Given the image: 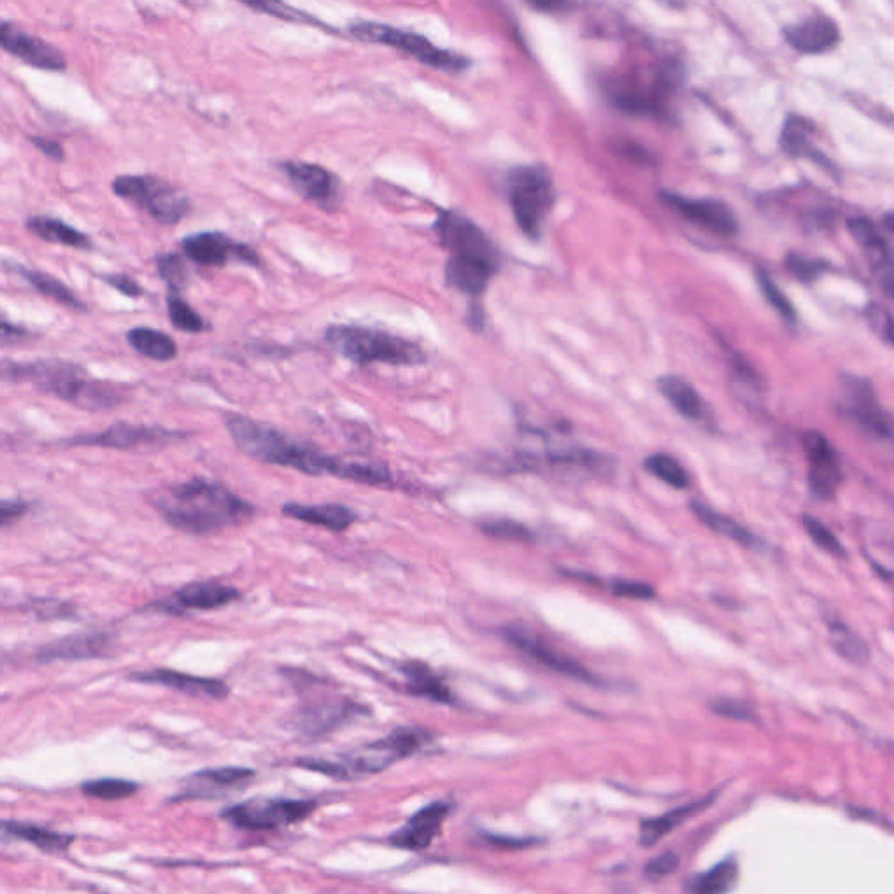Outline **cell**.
I'll return each instance as SVG.
<instances>
[{
    "label": "cell",
    "instance_id": "7402d4cb",
    "mask_svg": "<svg viewBox=\"0 0 894 894\" xmlns=\"http://www.w3.org/2000/svg\"><path fill=\"white\" fill-rule=\"evenodd\" d=\"M451 810L452 804L449 801H434L423 805L418 813L407 819V823L400 830L389 835V844L398 850L414 853L429 850L435 836L443 830L444 821Z\"/></svg>",
    "mask_w": 894,
    "mask_h": 894
},
{
    "label": "cell",
    "instance_id": "cb8c5ba5",
    "mask_svg": "<svg viewBox=\"0 0 894 894\" xmlns=\"http://www.w3.org/2000/svg\"><path fill=\"white\" fill-rule=\"evenodd\" d=\"M130 680L139 684L162 685L166 689L177 690L191 698L226 699L229 695L228 685L215 678L188 675L174 669H149L131 673Z\"/></svg>",
    "mask_w": 894,
    "mask_h": 894
},
{
    "label": "cell",
    "instance_id": "3957f363",
    "mask_svg": "<svg viewBox=\"0 0 894 894\" xmlns=\"http://www.w3.org/2000/svg\"><path fill=\"white\" fill-rule=\"evenodd\" d=\"M0 383H27L42 394L88 412L112 411L126 400L123 386L91 378L85 367L62 358H39L30 362L0 360Z\"/></svg>",
    "mask_w": 894,
    "mask_h": 894
},
{
    "label": "cell",
    "instance_id": "9f6ffc18",
    "mask_svg": "<svg viewBox=\"0 0 894 894\" xmlns=\"http://www.w3.org/2000/svg\"><path fill=\"white\" fill-rule=\"evenodd\" d=\"M678 865H680L678 854L667 851V853L661 854L657 858L650 859L647 867H644V876L649 877V879H661V877H666L669 876L670 872H675Z\"/></svg>",
    "mask_w": 894,
    "mask_h": 894
},
{
    "label": "cell",
    "instance_id": "1f68e13d",
    "mask_svg": "<svg viewBox=\"0 0 894 894\" xmlns=\"http://www.w3.org/2000/svg\"><path fill=\"white\" fill-rule=\"evenodd\" d=\"M8 268H10L14 274L23 278L37 294L44 295L48 299L54 301V303H59V305L76 311V314H88V311H90L85 301H82L81 297H77L62 280L53 277V274L22 265H8Z\"/></svg>",
    "mask_w": 894,
    "mask_h": 894
},
{
    "label": "cell",
    "instance_id": "6da1fadb",
    "mask_svg": "<svg viewBox=\"0 0 894 894\" xmlns=\"http://www.w3.org/2000/svg\"><path fill=\"white\" fill-rule=\"evenodd\" d=\"M226 429L240 451L266 465L297 470L306 475H332L383 488L394 483L392 472L385 465L331 457L318 451L317 447L289 437L274 426L251 418L231 414L226 418Z\"/></svg>",
    "mask_w": 894,
    "mask_h": 894
},
{
    "label": "cell",
    "instance_id": "9a60e30c",
    "mask_svg": "<svg viewBox=\"0 0 894 894\" xmlns=\"http://www.w3.org/2000/svg\"><path fill=\"white\" fill-rule=\"evenodd\" d=\"M255 778V770L248 767H219L191 774L171 802L217 801L248 787Z\"/></svg>",
    "mask_w": 894,
    "mask_h": 894
},
{
    "label": "cell",
    "instance_id": "e575fe53",
    "mask_svg": "<svg viewBox=\"0 0 894 894\" xmlns=\"http://www.w3.org/2000/svg\"><path fill=\"white\" fill-rule=\"evenodd\" d=\"M690 509H692L695 518H698L704 526H707L712 532L718 533L721 537H727L729 540L736 541V544H739L741 547L758 550L765 546L761 538L753 535L750 529L744 528L738 521H733L729 515L716 512L715 509L704 506L701 501H692Z\"/></svg>",
    "mask_w": 894,
    "mask_h": 894
},
{
    "label": "cell",
    "instance_id": "8992f818",
    "mask_svg": "<svg viewBox=\"0 0 894 894\" xmlns=\"http://www.w3.org/2000/svg\"><path fill=\"white\" fill-rule=\"evenodd\" d=\"M555 193L544 166H518L509 175V203L519 229L533 242L540 240Z\"/></svg>",
    "mask_w": 894,
    "mask_h": 894
},
{
    "label": "cell",
    "instance_id": "f5cc1de1",
    "mask_svg": "<svg viewBox=\"0 0 894 894\" xmlns=\"http://www.w3.org/2000/svg\"><path fill=\"white\" fill-rule=\"evenodd\" d=\"M97 277H99L100 282L111 286V289L119 292V294L130 297V299H140L143 295V286L140 285L135 278H131L130 274L100 273L97 274Z\"/></svg>",
    "mask_w": 894,
    "mask_h": 894
},
{
    "label": "cell",
    "instance_id": "bcb514c9",
    "mask_svg": "<svg viewBox=\"0 0 894 894\" xmlns=\"http://www.w3.org/2000/svg\"><path fill=\"white\" fill-rule=\"evenodd\" d=\"M802 523H804L805 532L813 538L814 544H816L819 549H823L825 552L835 555V558H845V555H847L845 547L842 546V541L839 540L821 521L813 518V515L805 514Z\"/></svg>",
    "mask_w": 894,
    "mask_h": 894
},
{
    "label": "cell",
    "instance_id": "7dc6e473",
    "mask_svg": "<svg viewBox=\"0 0 894 894\" xmlns=\"http://www.w3.org/2000/svg\"><path fill=\"white\" fill-rule=\"evenodd\" d=\"M240 2L248 5L251 10L268 14L273 18L283 20V22L315 23V20L309 18L301 11L294 10L291 5L285 4L283 0H240Z\"/></svg>",
    "mask_w": 894,
    "mask_h": 894
},
{
    "label": "cell",
    "instance_id": "ac0fdd59",
    "mask_svg": "<svg viewBox=\"0 0 894 894\" xmlns=\"http://www.w3.org/2000/svg\"><path fill=\"white\" fill-rule=\"evenodd\" d=\"M804 451L809 460V488L819 500H832L842 483V470L839 465L832 444L816 430L805 432Z\"/></svg>",
    "mask_w": 894,
    "mask_h": 894
},
{
    "label": "cell",
    "instance_id": "ab89813d",
    "mask_svg": "<svg viewBox=\"0 0 894 894\" xmlns=\"http://www.w3.org/2000/svg\"><path fill=\"white\" fill-rule=\"evenodd\" d=\"M166 309H168L171 325L177 331L200 334V332H205L208 329L205 320L200 317L193 306L189 305L188 301L183 299L180 292L168 291V294H166Z\"/></svg>",
    "mask_w": 894,
    "mask_h": 894
},
{
    "label": "cell",
    "instance_id": "d590c367",
    "mask_svg": "<svg viewBox=\"0 0 894 894\" xmlns=\"http://www.w3.org/2000/svg\"><path fill=\"white\" fill-rule=\"evenodd\" d=\"M657 388L666 397L667 403L687 420L701 421L706 417V404L698 394V389L693 388L684 378L670 376V374L659 378Z\"/></svg>",
    "mask_w": 894,
    "mask_h": 894
},
{
    "label": "cell",
    "instance_id": "94428289",
    "mask_svg": "<svg viewBox=\"0 0 894 894\" xmlns=\"http://www.w3.org/2000/svg\"><path fill=\"white\" fill-rule=\"evenodd\" d=\"M732 369L736 371V374L741 378V380L756 381L755 371H753L752 366L744 360L742 355H733Z\"/></svg>",
    "mask_w": 894,
    "mask_h": 894
},
{
    "label": "cell",
    "instance_id": "f546056e",
    "mask_svg": "<svg viewBox=\"0 0 894 894\" xmlns=\"http://www.w3.org/2000/svg\"><path fill=\"white\" fill-rule=\"evenodd\" d=\"M716 795H718V792H713L701 799V801L680 805V807L667 810L666 814H662L657 818L643 819L640 823V832H638V842H640L641 847H652V845L661 842L667 833L673 832L687 819L692 818L693 814L701 813L702 809L710 807L716 801Z\"/></svg>",
    "mask_w": 894,
    "mask_h": 894
},
{
    "label": "cell",
    "instance_id": "ffe728a7",
    "mask_svg": "<svg viewBox=\"0 0 894 894\" xmlns=\"http://www.w3.org/2000/svg\"><path fill=\"white\" fill-rule=\"evenodd\" d=\"M240 590L231 586H224L219 582H194L177 590L170 598L157 601L153 609L157 612L182 615L186 612H208L222 609L240 600Z\"/></svg>",
    "mask_w": 894,
    "mask_h": 894
},
{
    "label": "cell",
    "instance_id": "4dcf8cb0",
    "mask_svg": "<svg viewBox=\"0 0 894 894\" xmlns=\"http://www.w3.org/2000/svg\"><path fill=\"white\" fill-rule=\"evenodd\" d=\"M398 669L406 676V690L409 695L429 699V701L438 702V704H452L455 702V693L444 684L443 678L423 662H403Z\"/></svg>",
    "mask_w": 894,
    "mask_h": 894
},
{
    "label": "cell",
    "instance_id": "484cf974",
    "mask_svg": "<svg viewBox=\"0 0 894 894\" xmlns=\"http://www.w3.org/2000/svg\"><path fill=\"white\" fill-rule=\"evenodd\" d=\"M851 234L859 243L867 254V259L877 273L881 274V282L885 292L893 297L894 273L893 260H891L890 246L885 243L876 224L865 217H854L847 222Z\"/></svg>",
    "mask_w": 894,
    "mask_h": 894
},
{
    "label": "cell",
    "instance_id": "ee69618b",
    "mask_svg": "<svg viewBox=\"0 0 894 894\" xmlns=\"http://www.w3.org/2000/svg\"><path fill=\"white\" fill-rule=\"evenodd\" d=\"M756 282H758V286H761L762 294H764L765 301L772 306L779 315H781L784 320L788 322H795L796 320V311L793 308L792 303L788 299L787 295L782 294L779 291V286L776 285L770 274L764 269H756Z\"/></svg>",
    "mask_w": 894,
    "mask_h": 894
},
{
    "label": "cell",
    "instance_id": "681fc988",
    "mask_svg": "<svg viewBox=\"0 0 894 894\" xmlns=\"http://www.w3.org/2000/svg\"><path fill=\"white\" fill-rule=\"evenodd\" d=\"M710 710L715 715L729 718V720L755 721L756 718L752 704L746 701H739V699H716V701L710 702Z\"/></svg>",
    "mask_w": 894,
    "mask_h": 894
},
{
    "label": "cell",
    "instance_id": "5b68a950",
    "mask_svg": "<svg viewBox=\"0 0 894 894\" xmlns=\"http://www.w3.org/2000/svg\"><path fill=\"white\" fill-rule=\"evenodd\" d=\"M325 341L349 362L366 367L372 363L386 366H421L426 355L414 341L392 332L360 325L327 327Z\"/></svg>",
    "mask_w": 894,
    "mask_h": 894
},
{
    "label": "cell",
    "instance_id": "c3c4849f",
    "mask_svg": "<svg viewBox=\"0 0 894 894\" xmlns=\"http://www.w3.org/2000/svg\"><path fill=\"white\" fill-rule=\"evenodd\" d=\"M787 268L802 283H814L827 269L825 260L809 259L801 254H788Z\"/></svg>",
    "mask_w": 894,
    "mask_h": 894
},
{
    "label": "cell",
    "instance_id": "7a4b0ae2",
    "mask_svg": "<svg viewBox=\"0 0 894 894\" xmlns=\"http://www.w3.org/2000/svg\"><path fill=\"white\" fill-rule=\"evenodd\" d=\"M148 501L166 524L189 535H214L255 514L252 503L212 478L194 477L149 493Z\"/></svg>",
    "mask_w": 894,
    "mask_h": 894
},
{
    "label": "cell",
    "instance_id": "e0dca14e",
    "mask_svg": "<svg viewBox=\"0 0 894 894\" xmlns=\"http://www.w3.org/2000/svg\"><path fill=\"white\" fill-rule=\"evenodd\" d=\"M362 715H367V710L358 702L343 698L323 699L301 707L295 725L306 738L320 739Z\"/></svg>",
    "mask_w": 894,
    "mask_h": 894
},
{
    "label": "cell",
    "instance_id": "db71d44e",
    "mask_svg": "<svg viewBox=\"0 0 894 894\" xmlns=\"http://www.w3.org/2000/svg\"><path fill=\"white\" fill-rule=\"evenodd\" d=\"M481 836H483L484 842H488L493 847L506 851L526 850V847H533V845L541 842L537 836H510L489 832H483Z\"/></svg>",
    "mask_w": 894,
    "mask_h": 894
},
{
    "label": "cell",
    "instance_id": "f1b7e54d",
    "mask_svg": "<svg viewBox=\"0 0 894 894\" xmlns=\"http://www.w3.org/2000/svg\"><path fill=\"white\" fill-rule=\"evenodd\" d=\"M28 233L39 238L42 242L67 246L74 251H94V243L88 234L74 228L65 220L51 215H30L25 220Z\"/></svg>",
    "mask_w": 894,
    "mask_h": 894
},
{
    "label": "cell",
    "instance_id": "7bdbcfd3",
    "mask_svg": "<svg viewBox=\"0 0 894 894\" xmlns=\"http://www.w3.org/2000/svg\"><path fill=\"white\" fill-rule=\"evenodd\" d=\"M157 273L170 291H182L189 283L188 263L180 254H162L156 257Z\"/></svg>",
    "mask_w": 894,
    "mask_h": 894
},
{
    "label": "cell",
    "instance_id": "5bb4252c",
    "mask_svg": "<svg viewBox=\"0 0 894 894\" xmlns=\"http://www.w3.org/2000/svg\"><path fill=\"white\" fill-rule=\"evenodd\" d=\"M180 248L189 260L208 268H222L233 263L254 268L260 266V255L252 246L234 242L233 238L220 231H202L186 237L180 242Z\"/></svg>",
    "mask_w": 894,
    "mask_h": 894
},
{
    "label": "cell",
    "instance_id": "6f0895ef",
    "mask_svg": "<svg viewBox=\"0 0 894 894\" xmlns=\"http://www.w3.org/2000/svg\"><path fill=\"white\" fill-rule=\"evenodd\" d=\"M30 142L34 143L37 151H41L46 157H50L53 162L60 163L65 159L63 148L56 140L46 139V137H30Z\"/></svg>",
    "mask_w": 894,
    "mask_h": 894
},
{
    "label": "cell",
    "instance_id": "91938a15",
    "mask_svg": "<svg viewBox=\"0 0 894 894\" xmlns=\"http://www.w3.org/2000/svg\"><path fill=\"white\" fill-rule=\"evenodd\" d=\"M528 4L540 13H561L569 8L570 0H528Z\"/></svg>",
    "mask_w": 894,
    "mask_h": 894
},
{
    "label": "cell",
    "instance_id": "d4e9b609",
    "mask_svg": "<svg viewBox=\"0 0 894 894\" xmlns=\"http://www.w3.org/2000/svg\"><path fill=\"white\" fill-rule=\"evenodd\" d=\"M112 636L107 633L76 635L46 644L36 653L39 662L85 661V659H103L111 655Z\"/></svg>",
    "mask_w": 894,
    "mask_h": 894
},
{
    "label": "cell",
    "instance_id": "44dd1931",
    "mask_svg": "<svg viewBox=\"0 0 894 894\" xmlns=\"http://www.w3.org/2000/svg\"><path fill=\"white\" fill-rule=\"evenodd\" d=\"M0 50L41 71L62 72L67 68L62 51L11 23L0 22Z\"/></svg>",
    "mask_w": 894,
    "mask_h": 894
},
{
    "label": "cell",
    "instance_id": "60d3db41",
    "mask_svg": "<svg viewBox=\"0 0 894 894\" xmlns=\"http://www.w3.org/2000/svg\"><path fill=\"white\" fill-rule=\"evenodd\" d=\"M643 467L649 474L661 478L662 483H666L670 488H689L690 478L687 470L681 467L680 461L669 457L666 452H655L644 460Z\"/></svg>",
    "mask_w": 894,
    "mask_h": 894
},
{
    "label": "cell",
    "instance_id": "f907efd6",
    "mask_svg": "<svg viewBox=\"0 0 894 894\" xmlns=\"http://www.w3.org/2000/svg\"><path fill=\"white\" fill-rule=\"evenodd\" d=\"M865 317H867L868 325L872 327V331L884 341L885 345H893V317H891L890 309L872 303L865 309Z\"/></svg>",
    "mask_w": 894,
    "mask_h": 894
},
{
    "label": "cell",
    "instance_id": "d6986e66",
    "mask_svg": "<svg viewBox=\"0 0 894 894\" xmlns=\"http://www.w3.org/2000/svg\"><path fill=\"white\" fill-rule=\"evenodd\" d=\"M661 200L673 210L678 212L684 219L712 233L733 237L739 231L736 215L729 206L718 200H707V197L698 200V197L681 196V194L669 193V191L661 193Z\"/></svg>",
    "mask_w": 894,
    "mask_h": 894
},
{
    "label": "cell",
    "instance_id": "30bf717a",
    "mask_svg": "<svg viewBox=\"0 0 894 894\" xmlns=\"http://www.w3.org/2000/svg\"><path fill=\"white\" fill-rule=\"evenodd\" d=\"M188 437L186 432L163 429L153 425H133V423H114L102 432L77 434L59 440L63 447H102L116 451H156L162 447L179 443Z\"/></svg>",
    "mask_w": 894,
    "mask_h": 894
},
{
    "label": "cell",
    "instance_id": "d6a6232c",
    "mask_svg": "<svg viewBox=\"0 0 894 894\" xmlns=\"http://www.w3.org/2000/svg\"><path fill=\"white\" fill-rule=\"evenodd\" d=\"M0 833L13 836L16 841L28 842L46 854L65 853L74 842V836L67 833L54 832L50 828L20 823V821H0Z\"/></svg>",
    "mask_w": 894,
    "mask_h": 894
},
{
    "label": "cell",
    "instance_id": "2e32d148",
    "mask_svg": "<svg viewBox=\"0 0 894 894\" xmlns=\"http://www.w3.org/2000/svg\"><path fill=\"white\" fill-rule=\"evenodd\" d=\"M282 170L292 188L305 197L306 202L314 203L325 212H335L340 208L343 191L340 179L332 171L305 162L283 163Z\"/></svg>",
    "mask_w": 894,
    "mask_h": 894
},
{
    "label": "cell",
    "instance_id": "83f0119b",
    "mask_svg": "<svg viewBox=\"0 0 894 894\" xmlns=\"http://www.w3.org/2000/svg\"><path fill=\"white\" fill-rule=\"evenodd\" d=\"M283 515L295 519L301 523L320 526V528L331 529L341 533L354 526L358 515L354 509L341 506V503H318V506H306V503H285L282 507Z\"/></svg>",
    "mask_w": 894,
    "mask_h": 894
},
{
    "label": "cell",
    "instance_id": "8fae6325",
    "mask_svg": "<svg viewBox=\"0 0 894 894\" xmlns=\"http://www.w3.org/2000/svg\"><path fill=\"white\" fill-rule=\"evenodd\" d=\"M435 234L447 254L470 259L501 263V254L491 238L474 220L458 210H440L435 220Z\"/></svg>",
    "mask_w": 894,
    "mask_h": 894
},
{
    "label": "cell",
    "instance_id": "8d00e7d4",
    "mask_svg": "<svg viewBox=\"0 0 894 894\" xmlns=\"http://www.w3.org/2000/svg\"><path fill=\"white\" fill-rule=\"evenodd\" d=\"M126 341L137 354L154 362H170L179 354L170 335L153 327H133L126 332Z\"/></svg>",
    "mask_w": 894,
    "mask_h": 894
},
{
    "label": "cell",
    "instance_id": "836d02e7",
    "mask_svg": "<svg viewBox=\"0 0 894 894\" xmlns=\"http://www.w3.org/2000/svg\"><path fill=\"white\" fill-rule=\"evenodd\" d=\"M814 131V125L809 119L801 116L788 117V122L782 126L781 131V149L788 156L792 157H807L813 162L833 170L832 163L828 162L825 154L819 153L818 149H814L810 142V133Z\"/></svg>",
    "mask_w": 894,
    "mask_h": 894
},
{
    "label": "cell",
    "instance_id": "9c48e42d",
    "mask_svg": "<svg viewBox=\"0 0 894 894\" xmlns=\"http://www.w3.org/2000/svg\"><path fill=\"white\" fill-rule=\"evenodd\" d=\"M317 809L311 799H252L226 807L220 818L248 832H268L305 821Z\"/></svg>",
    "mask_w": 894,
    "mask_h": 894
},
{
    "label": "cell",
    "instance_id": "7c38bea8",
    "mask_svg": "<svg viewBox=\"0 0 894 894\" xmlns=\"http://www.w3.org/2000/svg\"><path fill=\"white\" fill-rule=\"evenodd\" d=\"M842 417L881 438L893 437V418L877 400L872 383L864 378L844 374L841 378V398L836 406Z\"/></svg>",
    "mask_w": 894,
    "mask_h": 894
},
{
    "label": "cell",
    "instance_id": "4fadbf2b",
    "mask_svg": "<svg viewBox=\"0 0 894 894\" xmlns=\"http://www.w3.org/2000/svg\"><path fill=\"white\" fill-rule=\"evenodd\" d=\"M501 636L515 650L528 655L529 659L538 662L540 666L547 667V669L554 670L559 675L572 678V680L592 685V687L603 684L589 667L584 666L575 659H570L569 655L559 652L554 647H550L547 641L541 640L540 636L535 635L528 627L506 626L501 629Z\"/></svg>",
    "mask_w": 894,
    "mask_h": 894
},
{
    "label": "cell",
    "instance_id": "11a10c76",
    "mask_svg": "<svg viewBox=\"0 0 894 894\" xmlns=\"http://www.w3.org/2000/svg\"><path fill=\"white\" fill-rule=\"evenodd\" d=\"M30 512V503L25 500H0V529L20 523Z\"/></svg>",
    "mask_w": 894,
    "mask_h": 894
},
{
    "label": "cell",
    "instance_id": "603a6c76",
    "mask_svg": "<svg viewBox=\"0 0 894 894\" xmlns=\"http://www.w3.org/2000/svg\"><path fill=\"white\" fill-rule=\"evenodd\" d=\"M500 268L501 263H495V260L449 255L446 268H444V277H446L447 285L467 295L472 301V305H477L481 295L486 292Z\"/></svg>",
    "mask_w": 894,
    "mask_h": 894
},
{
    "label": "cell",
    "instance_id": "277c9868",
    "mask_svg": "<svg viewBox=\"0 0 894 894\" xmlns=\"http://www.w3.org/2000/svg\"><path fill=\"white\" fill-rule=\"evenodd\" d=\"M430 741L432 736L426 730L418 727H398L386 738L367 742L363 746L325 758H301L295 765L337 781H360L389 769L397 762L417 755Z\"/></svg>",
    "mask_w": 894,
    "mask_h": 894
},
{
    "label": "cell",
    "instance_id": "4316f807",
    "mask_svg": "<svg viewBox=\"0 0 894 894\" xmlns=\"http://www.w3.org/2000/svg\"><path fill=\"white\" fill-rule=\"evenodd\" d=\"M788 44L804 54H821L839 44L841 31L833 20L827 16L805 20L784 30Z\"/></svg>",
    "mask_w": 894,
    "mask_h": 894
},
{
    "label": "cell",
    "instance_id": "ba28073f",
    "mask_svg": "<svg viewBox=\"0 0 894 894\" xmlns=\"http://www.w3.org/2000/svg\"><path fill=\"white\" fill-rule=\"evenodd\" d=\"M349 31L357 39L366 42H376V44L389 46L394 50L411 54L412 59L429 65L432 68L446 72H461L469 67L470 62L461 54L452 51L440 50L437 46L426 39V37L414 34V31L397 30L383 23L358 22L349 27Z\"/></svg>",
    "mask_w": 894,
    "mask_h": 894
},
{
    "label": "cell",
    "instance_id": "52a82bcc",
    "mask_svg": "<svg viewBox=\"0 0 894 894\" xmlns=\"http://www.w3.org/2000/svg\"><path fill=\"white\" fill-rule=\"evenodd\" d=\"M112 193L139 206L162 226H175L191 212L189 197L156 175H122L112 182Z\"/></svg>",
    "mask_w": 894,
    "mask_h": 894
},
{
    "label": "cell",
    "instance_id": "816d5d0a",
    "mask_svg": "<svg viewBox=\"0 0 894 894\" xmlns=\"http://www.w3.org/2000/svg\"><path fill=\"white\" fill-rule=\"evenodd\" d=\"M610 589L617 598H626V600L649 601L657 596L655 589L647 582L627 580V578L613 580Z\"/></svg>",
    "mask_w": 894,
    "mask_h": 894
},
{
    "label": "cell",
    "instance_id": "680465c9",
    "mask_svg": "<svg viewBox=\"0 0 894 894\" xmlns=\"http://www.w3.org/2000/svg\"><path fill=\"white\" fill-rule=\"evenodd\" d=\"M31 337V332L27 327L11 322L8 318L0 317V341H22Z\"/></svg>",
    "mask_w": 894,
    "mask_h": 894
},
{
    "label": "cell",
    "instance_id": "74e56055",
    "mask_svg": "<svg viewBox=\"0 0 894 894\" xmlns=\"http://www.w3.org/2000/svg\"><path fill=\"white\" fill-rule=\"evenodd\" d=\"M738 879L739 865L732 856V858L724 859L721 864L710 868L707 872L690 877L689 881L685 882L684 887L690 893L698 894L729 893L738 885Z\"/></svg>",
    "mask_w": 894,
    "mask_h": 894
},
{
    "label": "cell",
    "instance_id": "f6af8a7d",
    "mask_svg": "<svg viewBox=\"0 0 894 894\" xmlns=\"http://www.w3.org/2000/svg\"><path fill=\"white\" fill-rule=\"evenodd\" d=\"M484 535L498 540L523 541V544H532L535 541V533L523 523L512 521V519H498V521H489L481 526Z\"/></svg>",
    "mask_w": 894,
    "mask_h": 894
},
{
    "label": "cell",
    "instance_id": "b9f144b4",
    "mask_svg": "<svg viewBox=\"0 0 894 894\" xmlns=\"http://www.w3.org/2000/svg\"><path fill=\"white\" fill-rule=\"evenodd\" d=\"M81 792L99 801H123L139 792V784L128 779L100 778L86 781Z\"/></svg>",
    "mask_w": 894,
    "mask_h": 894
},
{
    "label": "cell",
    "instance_id": "f35d334b",
    "mask_svg": "<svg viewBox=\"0 0 894 894\" xmlns=\"http://www.w3.org/2000/svg\"><path fill=\"white\" fill-rule=\"evenodd\" d=\"M828 630H830V643L842 659L856 666H865L870 661L868 644L841 621L828 622Z\"/></svg>",
    "mask_w": 894,
    "mask_h": 894
}]
</instances>
